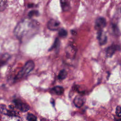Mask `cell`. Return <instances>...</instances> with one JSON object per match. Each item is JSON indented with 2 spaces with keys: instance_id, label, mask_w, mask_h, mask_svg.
Segmentation results:
<instances>
[{
  "instance_id": "cell-1",
  "label": "cell",
  "mask_w": 121,
  "mask_h": 121,
  "mask_svg": "<svg viewBox=\"0 0 121 121\" xmlns=\"http://www.w3.org/2000/svg\"><path fill=\"white\" fill-rule=\"evenodd\" d=\"M39 28V24L37 21L26 18L17 25L14 29V34L17 38L22 40L35 34Z\"/></svg>"
},
{
  "instance_id": "cell-2",
  "label": "cell",
  "mask_w": 121,
  "mask_h": 121,
  "mask_svg": "<svg viewBox=\"0 0 121 121\" xmlns=\"http://www.w3.org/2000/svg\"><path fill=\"white\" fill-rule=\"evenodd\" d=\"M35 66V63L33 60H29L27 61L22 69L18 72L15 78L18 79L28 74L34 69Z\"/></svg>"
},
{
  "instance_id": "cell-3",
  "label": "cell",
  "mask_w": 121,
  "mask_h": 121,
  "mask_svg": "<svg viewBox=\"0 0 121 121\" xmlns=\"http://www.w3.org/2000/svg\"><path fill=\"white\" fill-rule=\"evenodd\" d=\"M13 102L17 108L23 112H26L30 109V106L26 103H23L21 100L15 99L13 100Z\"/></svg>"
},
{
  "instance_id": "cell-4",
  "label": "cell",
  "mask_w": 121,
  "mask_h": 121,
  "mask_svg": "<svg viewBox=\"0 0 121 121\" xmlns=\"http://www.w3.org/2000/svg\"><path fill=\"white\" fill-rule=\"evenodd\" d=\"M106 26V20L103 17H98L95 21V27L96 30L97 31L102 30V29L105 26Z\"/></svg>"
},
{
  "instance_id": "cell-5",
  "label": "cell",
  "mask_w": 121,
  "mask_h": 121,
  "mask_svg": "<svg viewBox=\"0 0 121 121\" xmlns=\"http://www.w3.org/2000/svg\"><path fill=\"white\" fill-rule=\"evenodd\" d=\"M60 22L54 19H51L47 23V27L52 31H56L59 29L60 27Z\"/></svg>"
},
{
  "instance_id": "cell-6",
  "label": "cell",
  "mask_w": 121,
  "mask_h": 121,
  "mask_svg": "<svg viewBox=\"0 0 121 121\" xmlns=\"http://www.w3.org/2000/svg\"><path fill=\"white\" fill-rule=\"evenodd\" d=\"M121 49L120 46L118 45L112 44L109 46L106 50V55L108 57H111L116 51L120 50Z\"/></svg>"
},
{
  "instance_id": "cell-7",
  "label": "cell",
  "mask_w": 121,
  "mask_h": 121,
  "mask_svg": "<svg viewBox=\"0 0 121 121\" xmlns=\"http://www.w3.org/2000/svg\"><path fill=\"white\" fill-rule=\"evenodd\" d=\"M97 38L99 44L101 45L105 44L107 42L106 35L102 30L98 31Z\"/></svg>"
},
{
  "instance_id": "cell-8",
  "label": "cell",
  "mask_w": 121,
  "mask_h": 121,
  "mask_svg": "<svg viewBox=\"0 0 121 121\" xmlns=\"http://www.w3.org/2000/svg\"><path fill=\"white\" fill-rule=\"evenodd\" d=\"M85 99L82 95L76 96L73 100V103L75 106L78 108H80L85 103Z\"/></svg>"
},
{
  "instance_id": "cell-9",
  "label": "cell",
  "mask_w": 121,
  "mask_h": 121,
  "mask_svg": "<svg viewBox=\"0 0 121 121\" xmlns=\"http://www.w3.org/2000/svg\"><path fill=\"white\" fill-rule=\"evenodd\" d=\"M76 50L71 45L68 46L66 48V54L68 58H74L76 54Z\"/></svg>"
},
{
  "instance_id": "cell-10",
  "label": "cell",
  "mask_w": 121,
  "mask_h": 121,
  "mask_svg": "<svg viewBox=\"0 0 121 121\" xmlns=\"http://www.w3.org/2000/svg\"><path fill=\"white\" fill-rule=\"evenodd\" d=\"M60 5L63 11H67L69 8V4L67 0H61Z\"/></svg>"
},
{
  "instance_id": "cell-11",
  "label": "cell",
  "mask_w": 121,
  "mask_h": 121,
  "mask_svg": "<svg viewBox=\"0 0 121 121\" xmlns=\"http://www.w3.org/2000/svg\"><path fill=\"white\" fill-rule=\"evenodd\" d=\"M52 90L58 95H61L64 93V89L60 86H56L52 88Z\"/></svg>"
},
{
  "instance_id": "cell-12",
  "label": "cell",
  "mask_w": 121,
  "mask_h": 121,
  "mask_svg": "<svg viewBox=\"0 0 121 121\" xmlns=\"http://www.w3.org/2000/svg\"><path fill=\"white\" fill-rule=\"evenodd\" d=\"M67 72L65 69H61L58 75V78L60 80H63L67 77Z\"/></svg>"
},
{
  "instance_id": "cell-13",
  "label": "cell",
  "mask_w": 121,
  "mask_h": 121,
  "mask_svg": "<svg viewBox=\"0 0 121 121\" xmlns=\"http://www.w3.org/2000/svg\"><path fill=\"white\" fill-rule=\"evenodd\" d=\"M9 112V110H8L6 106L5 105L3 104H0V113L4 115H8Z\"/></svg>"
},
{
  "instance_id": "cell-14",
  "label": "cell",
  "mask_w": 121,
  "mask_h": 121,
  "mask_svg": "<svg viewBox=\"0 0 121 121\" xmlns=\"http://www.w3.org/2000/svg\"><path fill=\"white\" fill-rule=\"evenodd\" d=\"M9 54H7V53H5V54H3L0 59V63L2 65L3 64H4L9 60Z\"/></svg>"
},
{
  "instance_id": "cell-15",
  "label": "cell",
  "mask_w": 121,
  "mask_h": 121,
  "mask_svg": "<svg viewBox=\"0 0 121 121\" xmlns=\"http://www.w3.org/2000/svg\"><path fill=\"white\" fill-rule=\"evenodd\" d=\"M7 0H0V12L3 11L7 7Z\"/></svg>"
},
{
  "instance_id": "cell-16",
  "label": "cell",
  "mask_w": 121,
  "mask_h": 121,
  "mask_svg": "<svg viewBox=\"0 0 121 121\" xmlns=\"http://www.w3.org/2000/svg\"><path fill=\"white\" fill-rule=\"evenodd\" d=\"M26 119L28 121H37L36 117L32 113H28L27 114Z\"/></svg>"
},
{
  "instance_id": "cell-17",
  "label": "cell",
  "mask_w": 121,
  "mask_h": 121,
  "mask_svg": "<svg viewBox=\"0 0 121 121\" xmlns=\"http://www.w3.org/2000/svg\"><path fill=\"white\" fill-rule=\"evenodd\" d=\"M67 31L63 28L60 29L59 32V35L62 38L65 37L67 35Z\"/></svg>"
},
{
  "instance_id": "cell-18",
  "label": "cell",
  "mask_w": 121,
  "mask_h": 121,
  "mask_svg": "<svg viewBox=\"0 0 121 121\" xmlns=\"http://www.w3.org/2000/svg\"><path fill=\"white\" fill-rule=\"evenodd\" d=\"M39 12L37 10H33L30 11L29 12L28 16L30 17H33L34 16H38L39 15Z\"/></svg>"
},
{
  "instance_id": "cell-19",
  "label": "cell",
  "mask_w": 121,
  "mask_h": 121,
  "mask_svg": "<svg viewBox=\"0 0 121 121\" xmlns=\"http://www.w3.org/2000/svg\"><path fill=\"white\" fill-rule=\"evenodd\" d=\"M59 43H60V41L59 40L58 38H56L54 42V43L53 44L52 46V47L50 48V50H52L53 49H55L56 48H57L59 46Z\"/></svg>"
},
{
  "instance_id": "cell-20",
  "label": "cell",
  "mask_w": 121,
  "mask_h": 121,
  "mask_svg": "<svg viewBox=\"0 0 121 121\" xmlns=\"http://www.w3.org/2000/svg\"><path fill=\"white\" fill-rule=\"evenodd\" d=\"M115 113L118 117H121V107L120 106H117L115 110Z\"/></svg>"
},
{
  "instance_id": "cell-21",
  "label": "cell",
  "mask_w": 121,
  "mask_h": 121,
  "mask_svg": "<svg viewBox=\"0 0 121 121\" xmlns=\"http://www.w3.org/2000/svg\"><path fill=\"white\" fill-rule=\"evenodd\" d=\"M51 104H52L53 106H54V104H55L54 100L53 99H51Z\"/></svg>"
},
{
  "instance_id": "cell-22",
  "label": "cell",
  "mask_w": 121,
  "mask_h": 121,
  "mask_svg": "<svg viewBox=\"0 0 121 121\" xmlns=\"http://www.w3.org/2000/svg\"><path fill=\"white\" fill-rule=\"evenodd\" d=\"M117 121H121V119H118L117 120Z\"/></svg>"
},
{
  "instance_id": "cell-23",
  "label": "cell",
  "mask_w": 121,
  "mask_h": 121,
  "mask_svg": "<svg viewBox=\"0 0 121 121\" xmlns=\"http://www.w3.org/2000/svg\"></svg>"
}]
</instances>
